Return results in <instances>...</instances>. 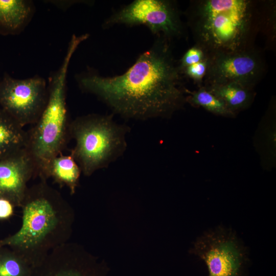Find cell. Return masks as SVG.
Segmentation results:
<instances>
[{
	"label": "cell",
	"mask_w": 276,
	"mask_h": 276,
	"mask_svg": "<svg viewBox=\"0 0 276 276\" xmlns=\"http://www.w3.org/2000/svg\"><path fill=\"white\" fill-rule=\"evenodd\" d=\"M169 42L156 37L121 75L104 77L88 71L77 75L76 80L83 91L124 117L142 120L170 115L186 101L187 89Z\"/></svg>",
	"instance_id": "obj_1"
},
{
	"label": "cell",
	"mask_w": 276,
	"mask_h": 276,
	"mask_svg": "<svg viewBox=\"0 0 276 276\" xmlns=\"http://www.w3.org/2000/svg\"><path fill=\"white\" fill-rule=\"evenodd\" d=\"M250 0H199L186 11L195 44L209 55L254 47L256 36L270 25L271 7Z\"/></svg>",
	"instance_id": "obj_2"
},
{
	"label": "cell",
	"mask_w": 276,
	"mask_h": 276,
	"mask_svg": "<svg viewBox=\"0 0 276 276\" xmlns=\"http://www.w3.org/2000/svg\"><path fill=\"white\" fill-rule=\"evenodd\" d=\"M20 208L19 229L1 240L0 247L12 249L33 267L68 242L74 213L61 194L43 180L28 187Z\"/></svg>",
	"instance_id": "obj_3"
},
{
	"label": "cell",
	"mask_w": 276,
	"mask_h": 276,
	"mask_svg": "<svg viewBox=\"0 0 276 276\" xmlns=\"http://www.w3.org/2000/svg\"><path fill=\"white\" fill-rule=\"evenodd\" d=\"M79 47L70 41L62 64L48 79V98L37 121L27 131L26 149L35 167L36 176L47 180L50 162L62 154L70 136L66 102L67 75L72 57Z\"/></svg>",
	"instance_id": "obj_4"
},
{
	"label": "cell",
	"mask_w": 276,
	"mask_h": 276,
	"mask_svg": "<svg viewBox=\"0 0 276 276\" xmlns=\"http://www.w3.org/2000/svg\"><path fill=\"white\" fill-rule=\"evenodd\" d=\"M69 131L76 142L71 153L87 176L107 166L126 149V130L109 116L77 118L70 123Z\"/></svg>",
	"instance_id": "obj_5"
},
{
	"label": "cell",
	"mask_w": 276,
	"mask_h": 276,
	"mask_svg": "<svg viewBox=\"0 0 276 276\" xmlns=\"http://www.w3.org/2000/svg\"><path fill=\"white\" fill-rule=\"evenodd\" d=\"M190 253L203 261L208 276H245L248 250L232 228L219 225L197 237Z\"/></svg>",
	"instance_id": "obj_6"
},
{
	"label": "cell",
	"mask_w": 276,
	"mask_h": 276,
	"mask_svg": "<svg viewBox=\"0 0 276 276\" xmlns=\"http://www.w3.org/2000/svg\"><path fill=\"white\" fill-rule=\"evenodd\" d=\"M116 25H144L156 37L168 40L185 35V27L176 3L168 0H135L115 10L103 23L108 28Z\"/></svg>",
	"instance_id": "obj_7"
},
{
	"label": "cell",
	"mask_w": 276,
	"mask_h": 276,
	"mask_svg": "<svg viewBox=\"0 0 276 276\" xmlns=\"http://www.w3.org/2000/svg\"><path fill=\"white\" fill-rule=\"evenodd\" d=\"M48 98V83L39 75L20 79L5 73L0 80V107L23 127L37 121Z\"/></svg>",
	"instance_id": "obj_8"
},
{
	"label": "cell",
	"mask_w": 276,
	"mask_h": 276,
	"mask_svg": "<svg viewBox=\"0 0 276 276\" xmlns=\"http://www.w3.org/2000/svg\"><path fill=\"white\" fill-rule=\"evenodd\" d=\"M208 62L202 85L234 82L254 87L265 71L262 56L254 47L209 55Z\"/></svg>",
	"instance_id": "obj_9"
},
{
	"label": "cell",
	"mask_w": 276,
	"mask_h": 276,
	"mask_svg": "<svg viewBox=\"0 0 276 276\" xmlns=\"http://www.w3.org/2000/svg\"><path fill=\"white\" fill-rule=\"evenodd\" d=\"M105 266L82 246L66 242L32 267L30 276H102Z\"/></svg>",
	"instance_id": "obj_10"
},
{
	"label": "cell",
	"mask_w": 276,
	"mask_h": 276,
	"mask_svg": "<svg viewBox=\"0 0 276 276\" xmlns=\"http://www.w3.org/2000/svg\"><path fill=\"white\" fill-rule=\"evenodd\" d=\"M34 177L35 167L26 148L0 160V198L20 207L28 183Z\"/></svg>",
	"instance_id": "obj_11"
},
{
	"label": "cell",
	"mask_w": 276,
	"mask_h": 276,
	"mask_svg": "<svg viewBox=\"0 0 276 276\" xmlns=\"http://www.w3.org/2000/svg\"><path fill=\"white\" fill-rule=\"evenodd\" d=\"M35 12L30 0H0V34L16 35L22 32Z\"/></svg>",
	"instance_id": "obj_12"
},
{
	"label": "cell",
	"mask_w": 276,
	"mask_h": 276,
	"mask_svg": "<svg viewBox=\"0 0 276 276\" xmlns=\"http://www.w3.org/2000/svg\"><path fill=\"white\" fill-rule=\"evenodd\" d=\"M221 100L234 114L247 108L254 98V87L231 82L201 85Z\"/></svg>",
	"instance_id": "obj_13"
},
{
	"label": "cell",
	"mask_w": 276,
	"mask_h": 276,
	"mask_svg": "<svg viewBox=\"0 0 276 276\" xmlns=\"http://www.w3.org/2000/svg\"><path fill=\"white\" fill-rule=\"evenodd\" d=\"M0 107V160L25 148L27 131Z\"/></svg>",
	"instance_id": "obj_14"
},
{
	"label": "cell",
	"mask_w": 276,
	"mask_h": 276,
	"mask_svg": "<svg viewBox=\"0 0 276 276\" xmlns=\"http://www.w3.org/2000/svg\"><path fill=\"white\" fill-rule=\"evenodd\" d=\"M81 170L73 155L62 154L54 157L50 163L48 179L52 178L60 186L66 187L71 194H74L78 186Z\"/></svg>",
	"instance_id": "obj_15"
},
{
	"label": "cell",
	"mask_w": 276,
	"mask_h": 276,
	"mask_svg": "<svg viewBox=\"0 0 276 276\" xmlns=\"http://www.w3.org/2000/svg\"><path fill=\"white\" fill-rule=\"evenodd\" d=\"M189 96L186 101L195 106L201 107L205 110L216 115L227 117H234L235 115L219 98L203 86L195 91L187 90Z\"/></svg>",
	"instance_id": "obj_16"
},
{
	"label": "cell",
	"mask_w": 276,
	"mask_h": 276,
	"mask_svg": "<svg viewBox=\"0 0 276 276\" xmlns=\"http://www.w3.org/2000/svg\"><path fill=\"white\" fill-rule=\"evenodd\" d=\"M32 266L12 249L0 247V276H30Z\"/></svg>",
	"instance_id": "obj_17"
},
{
	"label": "cell",
	"mask_w": 276,
	"mask_h": 276,
	"mask_svg": "<svg viewBox=\"0 0 276 276\" xmlns=\"http://www.w3.org/2000/svg\"><path fill=\"white\" fill-rule=\"evenodd\" d=\"M207 59L208 55L205 52L201 47L195 44L185 53L178 63L182 71L183 68L188 66Z\"/></svg>",
	"instance_id": "obj_18"
},
{
	"label": "cell",
	"mask_w": 276,
	"mask_h": 276,
	"mask_svg": "<svg viewBox=\"0 0 276 276\" xmlns=\"http://www.w3.org/2000/svg\"><path fill=\"white\" fill-rule=\"evenodd\" d=\"M208 59L201 62L192 64L182 70V73L192 79L197 83L202 84L208 67Z\"/></svg>",
	"instance_id": "obj_19"
},
{
	"label": "cell",
	"mask_w": 276,
	"mask_h": 276,
	"mask_svg": "<svg viewBox=\"0 0 276 276\" xmlns=\"http://www.w3.org/2000/svg\"><path fill=\"white\" fill-rule=\"evenodd\" d=\"M14 206L8 200L0 198V220L10 218L14 214Z\"/></svg>",
	"instance_id": "obj_20"
},
{
	"label": "cell",
	"mask_w": 276,
	"mask_h": 276,
	"mask_svg": "<svg viewBox=\"0 0 276 276\" xmlns=\"http://www.w3.org/2000/svg\"><path fill=\"white\" fill-rule=\"evenodd\" d=\"M77 1H52L51 3L60 9L66 10L73 4L78 3Z\"/></svg>",
	"instance_id": "obj_21"
}]
</instances>
